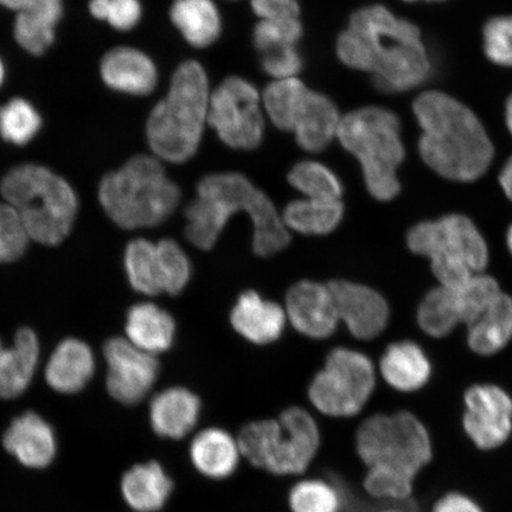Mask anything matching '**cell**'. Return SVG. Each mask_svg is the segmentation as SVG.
<instances>
[{
    "label": "cell",
    "instance_id": "cell-1",
    "mask_svg": "<svg viewBox=\"0 0 512 512\" xmlns=\"http://www.w3.org/2000/svg\"><path fill=\"white\" fill-rule=\"evenodd\" d=\"M336 50L345 66L373 74L375 86L384 93L412 91L432 75L420 29L380 4L351 15Z\"/></svg>",
    "mask_w": 512,
    "mask_h": 512
},
{
    "label": "cell",
    "instance_id": "cell-2",
    "mask_svg": "<svg viewBox=\"0 0 512 512\" xmlns=\"http://www.w3.org/2000/svg\"><path fill=\"white\" fill-rule=\"evenodd\" d=\"M413 112L422 130L419 153L428 168L448 181H478L490 169L495 147L477 114L453 96L422 93Z\"/></svg>",
    "mask_w": 512,
    "mask_h": 512
},
{
    "label": "cell",
    "instance_id": "cell-3",
    "mask_svg": "<svg viewBox=\"0 0 512 512\" xmlns=\"http://www.w3.org/2000/svg\"><path fill=\"white\" fill-rule=\"evenodd\" d=\"M356 445L368 466L364 489L377 499L407 503L422 470L432 463L430 433L412 413L376 414L358 428Z\"/></svg>",
    "mask_w": 512,
    "mask_h": 512
},
{
    "label": "cell",
    "instance_id": "cell-4",
    "mask_svg": "<svg viewBox=\"0 0 512 512\" xmlns=\"http://www.w3.org/2000/svg\"><path fill=\"white\" fill-rule=\"evenodd\" d=\"M210 104L206 70L185 61L172 76L168 94L150 113L147 142L158 159L174 164L188 162L200 147Z\"/></svg>",
    "mask_w": 512,
    "mask_h": 512
},
{
    "label": "cell",
    "instance_id": "cell-5",
    "mask_svg": "<svg viewBox=\"0 0 512 512\" xmlns=\"http://www.w3.org/2000/svg\"><path fill=\"white\" fill-rule=\"evenodd\" d=\"M181 189L166 176L157 157L134 156L99 185V201L120 228H153L175 213Z\"/></svg>",
    "mask_w": 512,
    "mask_h": 512
},
{
    "label": "cell",
    "instance_id": "cell-6",
    "mask_svg": "<svg viewBox=\"0 0 512 512\" xmlns=\"http://www.w3.org/2000/svg\"><path fill=\"white\" fill-rule=\"evenodd\" d=\"M6 203L17 211L31 240L59 245L73 228L79 200L66 179L46 166L22 164L0 183Z\"/></svg>",
    "mask_w": 512,
    "mask_h": 512
},
{
    "label": "cell",
    "instance_id": "cell-7",
    "mask_svg": "<svg viewBox=\"0 0 512 512\" xmlns=\"http://www.w3.org/2000/svg\"><path fill=\"white\" fill-rule=\"evenodd\" d=\"M337 137L360 162L369 194L380 202L400 194L398 170L406 158L396 114L379 106L362 107L341 119Z\"/></svg>",
    "mask_w": 512,
    "mask_h": 512
},
{
    "label": "cell",
    "instance_id": "cell-8",
    "mask_svg": "<svg viewBox=\"0 0 512 512\" xmlns=\"http://www.w3.org/2000/svg\"><path fill=\"white\" fill-rule=\"evenodd\" d=\"M407 246L414 254L430 259L440 286L452 290L465 286L489 265L484 235L475 222L462 214L415 224L408 230Z\"/></svg>",
    "mask_w": 512,
    "mask_h": 512
},
{
    "label": "cell",
    "instance_id": "cell-9",
    "mask_svg": "<svg viewBox=\"0 0 512 512\" xmlns=\"http://www.w3.org/2000/svg\"><path fill=\"white\" fill-rule=\"evenodd\" d=\"M240 451L249 462L274 475H298L309 467L320 445L319 428L310 413L286 409L279 420H261L243 427Z\"/></svg>",
    "mask_w": 512,
    "mask_h": 512
},
{
    "label": "cell",
    "instance_id": "cell-10",
    "mask_svg": "<svg viewBox=\"0 0 512 512\" xmlns=\"http://www.w3.org/2000/svg\"><path fill=\"white\" fill-rule=\"evenodd\" d=\"M196 194L185 209V236L196 248L210 251L230 217L239 211H251L258 188L247 177L227 172L202 178Z\"/></svg>",
    "mask_w": 512,
    "mask_h": 512
},
{
    "label": "cell",
    "instance_id": "cell-11",
    "mask_svg": "<svg viewBox=\"0 0 512 512\" xmlns=\"http://www.w3.org/2000/svg\"><path fill=\"white\" fill-rule=\"evenodd\" d=\"M376 374L373 362L360 351L337 348L312 380L309 398L320 413L350 418L360 413L373 394Z\"/></svg>",
    "mask_w": 512,
    "mask_h": 512
},
{
    "label": "cell",
    "instance_id": "cell-12",
    "mask_svg": "<svg viewBox=\"0 0 512 512\" xmlns=\"http://www.w3.org/2000/svg\"><path fill=\"white\" fill-rule=\"evenodd\" d=\"M208 124L230 149H256L265 133L258 89L240 76L224 80L210 95Z\"/></svg>",
    "mask_w": 512,
    "mask_h": 512
},
{
    "label": "cell",
    "instance_id": "cell-13",
    "mask_svg": "<svg viewBox=\"0 0 512 512\" xmlns=\"http://www.w3.org/2000/svg\"><path fill=\"white\" fill-rule=\"evenodd\" d=\"M462 428L480 452H494L512 438V398L496 384H475L464 395Z\"/></svg>",
    "mask_w": 512,
    "mask_h": 512
},
{
    "label": "cell",
    "instance_id": "cell-14",
    "mask_svg": "<svg viewBox=\"0 0 512 512\" xmlns=\"http://www.w3.org/2000/svg\"><path fill=\"white\" fill-rule=\"evenodd\" d=\"M107 363L106 386L114 400L124 405L142 401L156 383L157 358L134 347L127 338L115 337L104 347Z\"/></svg>",
    "mask_w": 512,
    "mask_h": 512
},
{
    "label": "cell",
    "instance_id": "cell-15",
    "mask_svg": "<svg viewBox=\"0 0 512 512\" xmlns=\"http://www.w3.org/2000/svg\"><path fill=\"white\" fill-rule=\"evenodd\" d=\"M328 286L338 318L347 325L352 336L369 341L386 330L390 311L382 294L347 280L332 281Z\"/></svg>",
    "mask_w": 512,
    "mask_h": 512
},
{
    "label": "cell",
    "instance_id": "cell-16",
    "mask_svg": "<svg viewBox=\"0 0 512 512\" xmlns=\"http://www.w3.org/2000/svg\"><path fill=\"white\" fill-rule=\"evenodd\" d=\"M286 315L299 334L313 339L334 335L339 318L328 285L303 280L286 296Z\"/></svg>",
    "mask_w": 512,
    "mask_h": 512
},
{
    "label": "cell",
    "instance_id": "cell-17",
    "mask_svg": "<svg viewBox=\"0 0 512 512\" xmlns=\"http://www.w3.org/2000/svg\"><path fill=\"white\" fill-rule=\"evenodd\" d=\"M100 74L113 91L138 96L155 91L158 81L156 64L143 51L132 47L108 51L102 57Z\"/></svg>",
    "mask_w": 512,
    "mask_h": 512
},
{
    "label": "cell",
    "instance_id": "cell-18",
    "mask_svg": "<svg viewBox=\"0 0 512 512\" xmlns=\"http://www.w3.org/2000/svg\"><path fill=\"white\" fill-rule=\"evenodd\" d=\"M3 441L6 451L31 469H42L55 458L56 438L53 428L36 413H24L12 421Z\"/></svg>",
    "mask_w": 512,
    "mask_h": 512
},
{
    "label": "cell",
    "instance_id": "cell-19",
    "mask_svg": "<svg viewBox=\"0 0 512 512\" xmlns=\"http://www.w3.org/2000/svg\"><path fill=\"white\" fill-rule=\"evenodd\" d=\"M230 323L239 335L256 345L278 341L286 325V312L258 292L242 293L230 313Z\"/></svg>",
    "mask_w": 512,
    "mask_h": 512
},
{
    "label": "cell",
    "instance_id": "cell-20",
    "mask_svg": "<svg viewBox=\"0 0 512 512\" xmlns=\"http://www.w3.org/2000/svg\"><path fill=\"white\" fill-rule=\"evenodd\" d=\"M95 371L91 347L78 338L64 339L51 354L44 376L48 386L61 394L81 392Z\"/></svg>",
    "mask_w": 512,
    "mask_h": 512
},
{
    "label": "cell",
    "instance_id": "cell-21",
    "mask_svg": "<svg viewBox=\"0 0 512 512\" xmlns=\"http://www.w3.org/2000/svg\"><path fill=\"white\" fill-rule=\"evenodd\" d=\"M38 360L40 342L34 331L18 330L10 347L0 338V399H16L29 388Z\"/></svg>",
    "mask_w": 512,
    "mask_h": 512
},
{
    "label": "cell",
    "instance_id": "cell-22",
    "mask_svg": "<svg viewBox=\"0 0 512 512\" xmlns=\"http://www.w3.org/2000/svg\"><path fill=\"white\" fill-rule=\"evenodd\" d=\"M201 401L190 390L176 387L163 390L152 399L150 420L159 437L182 439L197 425Z\"/></svg>",
    "mask_w": 512,
    "mask_h": 512
},
{
    "label": "cell",
    "instance_id": "cell-23",
    "mask_svg": "<svg viewBox=\"0 0 512 512\" xmlns=\"http://www.w3.org/2000/svg\"><path fill=\"white\" fill-rule=\"evenodd\" d=\"M381 374L390 387L412 393L424 388L432 375V364L424 349L411 341L390 344L381 358Z\"/></svg>",
    "mask_w": 512,
    "mask_h": 512
},
{
    "label": "cell",
    "instance_id": "cell-24",
    "mask_svg": "<svg viewBox=\"0 0 512 512\" xmlns=\"http://www.w3.org/2000/svg\"><path fill=\"white\" fill-rule=\"evenodd\" d=\"M339 113L328 96L309 91L300 108L294 134L303 150L311 153L322 152L337 136Z\"/></svg>",
    "mask_w": 512,
    "mask_h": 512
},
{
    "label": "cell",
    "instance_id": "cell-25",
    "mask_svg": "<svg viewBox=\"0 0 512 512\" xmlns=\"http://www.w3.org/2000/svg\"><path fill=\"white\" fill-rule=\"evenodd\" d=\"M125 330L134 347L155 356L174 344L176 323L170 313L159 306L139 303L127 312Z\"/></svg>",
    "mask_w": 512,
    "mask_h": 512
},
{
    "label": "cell",
    "instance_id": "cell-26",
    "mask_svg": "<svg viewBox=\"0 0 512 512\" xmlns=\"http://www.w3.org/2000/svg\"><path fill=\"white\" fill-rule=\"evenodd\" d=\"M63 15V0H30L16 17L17 43L32 55H42L55 41V28Z\"/></svg>",
    "mask_w": 512,
    "mask_h": 512
},
{
    "label": "cell",
    "instance_id": "cell-27",
    "mask_svg": "<svg viewBox=\"0 0 512 512\" xmlns=\"http://www.w3.org/2000/svg\"><path fill=\"white\" fill-rule=\"evenodd\" d=\"M240 453L239 443L220 428H208L197 434L190 447L192 464L202 475L213 479L232 476Z\"/></svg>",
    "mask_w": 512,
    "mask_h": 512
},
{
    "label": "cell",
    "instance_id": "cell-28",
    "mask_svg": "<svg viewBox=\"0 0 512 512\" xmlns=\"http://www.w3.org/2000/svg\"><path fill=\"white\" fill-rule=\"evenodd\" d=\"M512 338V298L502 292L475 322L467 325V344L480 356L502 351Z\"/></svg>",
    "mask_w": 512,
    "mask_h": 512
},
{
    "label": "cell",
    "instance_id": "cell-29",
    "mask_svg": "<svg viewBox=\"0 0 512 512\" xmlns=\"http://www.w3.org/2000/svg\"><path fill=\"white\" fill-rule=\"evenodd\" d=\"M170 17L192 47L207 48L220 38L222 19L213 0H175Z\"/></svg>",
    "mask_w": 512,
    "mask_h": 512
},
{
    "label": "cell",
    "instance_id": "cell-30",
    "mask_svg": "<svg viewBox=\"0 0 512 512\" xmlns=\"http://www.w3.org/2000/svg\"><path fill=\"white\" fill-rule=\"evenodd\" d=\"M121 490L128 505L139 512H153L164 507L172 491L171 479L155 462L139 464L125 473Z\"/></svg>",
    "mask_w": 512,
    "mask_h": 512
},
{
    "label": "cell",
    "instance_id": "cell-31",
    "mask_svg": "<svg viewBox=\"0 0 512 512\" xmlns=\"http://www.w3.org/2000/svg\"><path fill=\"white\" fill-rule=\"evenodd\" d=\"M344 206L341 200L303 198L292 201L284 210L285 226L304 235H326L341 224Z\"/></svg>",
    "mask_w": 512,
    "mask_h": 512
},
{
    "label": "cell",
    "instance_id": "cell-32",
    "mask_svg": "<svg viewBox=\"0 0 512 512\" xmlns=\"http://www.w3.org/2000/svg\"><path fill=\"white\" fill-rule=\"evenodd\" d=\"M418 323L425 334L434 338L450 335L459 324H464L458 291L444 286L433 288L421 300Z\"/></svg>",
    "mask_w": 512,
    "mask_h": 512
},
{
    "label": "cell",
    "instance_id": "cell-33",
    "mask_svg": "<svg viewBox=\"0 0 512 512\" xmlns=\"http://www.w3.org/2000/svg\"><path fill=\"white\" fill-rule=\"evenodd\" d=\"M125 270L128 281L137 292L145 296L163 293L157 243L145 239L128 243Z\"/></svg>",
    "mask_w": 512,
    "mask_h": 512
},
{
    "label": "cell",
    "instance_id": "cell-34",
    "mask_svg": "<svg viewBox=\"0 0 512 512\" xmlns=\"http://www.w3.org/2000/svg\"><path fill=\"white\" fill-rule=\"evenodd\" d=\"M310 89L298 79L277 80L265 89L268 117L281 131L293 132L300 108Z\"/></svg>",
    "mask_w": 512,
    "mask_h": 512
},
{
    "label": "cell",
    "instance_id": "cell-35",
    "mask_svg": "<svg viewBox=\"0 0 512 512\" xmlns=\"http://www.w3.org/2000/svg\"><path fill=\"white\" fill-rule=\"evenodd\" d=\"M287 179L306 198L341 200L344 191L342 181L335 172L313 160H302L294 165Z\"/></svg>",
    "mask_w": 512,
    "mask_h": 512
},
{
    "label": "cell",
    "instance_id": "cell-36",
    "mask_svg": "<svg viewBox=\"0 0 512 512\" xmlns=\"http://www.w3.org/2000/svg\"><path fill=\"white\" fill-rule=\"evenodd\" d=\"M40 112L29 101L15 98L0 107V137L17 146L27 145L42 127Z\"/></svg>",
    "mask_w": 512,
    "mask_h": 512
},
{
    "label": "cell",
    "instance_id": "cell-37",
    "mask_svg": "<svg viewBox=\"0 0 512 512\" xmlns=\"http://www.w3.org/2000/svg\"><path fill=\"white\" fill-rule=\"evenodd\" d=\"M157 249L163 293L176 296L189 284L191 262L187 253L174 240L164 239L157 242Z\"/></svg>",
    "mask_w": 512,
    "mask_h": 512
},
{
    "label": "cell",
    "instance_id": "cell-38",
    "mask_svg": "<svg viewBox=\"0 0 512 512\" xmlns=\"http://www.w3.org/2000/svg\"><path fill=\"white\" fill-rule=\"evenodd\" d=\"M293 512H339L342 498L339 492L323 480H304L290 494Z\"/></svg>",
    "mask_w": 512,
    "mask_h": 512
},
{
    "label": "cell",
    "instance_id": "cell-39",
    "mask_svg": "<svg viewBox=\"0 0 512 512\" xmlns=\"http://www.w3.org/2000/svg\"><path fill=\"white\" fill-rule=\"evenodd\" d=\"M462 303L464 324L470 325L501 296L502 290L495 278L484 273L473 275L464 287L457 290Z\"/></svg>",
    "mask_w": 512,
    "mask_h": 512
},
{
    "label": "cell",
    "instance_id": "cell-40",
    "mask_svg": "<svg viewBox=\"0 0 512 512\" xmlns=\"http://www.w3.org/2000/svg\"><path fill=\"white\" fill-rule=\"evenodd\" d=\"M303 31V24L298 18L262 21L255 25L253 31L254 47L261 55L275 49L296 47Z\"/></svg>",
    "mask_w": 512,
    "mask_h": 512
},
{
    "label": "cell",
    "instance_id": "cell-41",
    "mask_svg": "<svg viewBox=\"0 0 512 512\" xmlns=\"http://www.w3.org/2000/svg\"><path fill=\"white\" fill-rule=\"evenodd\" d=\"M30 240L17 211L6 202L0 203V264L21 258Z\"/></svg>",
    "mask_w": 512,
    "mask_h": 512
},
{
    "label": "cell",
    "instance_id": "cell-42",
    "mask_svg": "<svg viewBox=\"0 0 512 512\" xmlns=\"http://www.w3.org/2000/svg\"><path fill=\"white\" fill-rule=\"evenodd\" d=\"M483 50L496 66L512 68V15L492 17L485 23Z\"/></svg>",
    "mask_w": 512,
    "mask_h": 512
},
{
    "label": "cell",
    "instance_id": "cell-43",
    "mask_svg": "<svg viewBox=\"0 0 512 512\" xmlns=\"http://www.w3.org/2000/svg\"><path fill=\"white\" fill-rule=\"evenodd\" d=\"M89 11L94 18L120 31L136 28L143 16L140 0H91Z\"/></svg>",
    "mask_w": 512,
    "mask_h": 512
},
{
    "label": "cell",
    "instance_id": "cell-44",
    "mask_svg": "<svg viewBox=\"0 0 512 512\" xmlns=\"http://www.w3.org/2000/svg\"><path fill=\"white\" fill-rule=\"evenodd\" d=\"M302 55L296 47H286L262 54L261 68L278 80L292 79L303 69Z\"/></svg>",
    "mask_w": 512,
    "mask_h": 512
},
{
    "label": "cell",
    "instance_id": "cell-45",
    "mask_svg": "<svg viewBox=\"0 0 512 512\" xmlns=\"http://www.w3.org/2000/svg\"><path fill=\"white\" fill-rule=\"evenodd\" d=\"M253 12L264 21L298 18L300 6L297 0H251Z\"/></svg>",
    "mask_w": 512,
    "mask_h": 512
},
{
    "label": "cell",
    "instance_id": "cell-46",
    "mask_svg": "<svg viewBox=\"0 0 512 512\" xmlns=\"http://www.w3.org/2000/svg\"><path fill=\"white\" fill-rule=\"evenodd\" d=\"M431 512H485L475 498L465 492L451 490L437 499Z\"/></svg>",
    "mask_w": 512,
    "mask_h": 512
},
{
    "label": "cell",
    "instance_id": "cell-47",
    "mask_svg": "<svg viewBox=\"0 0 512 512\" xmlns=\"http://www.w3.org/2000/svg\"><path fill=\"white\" fill-rule=\"evenodd\" d=\"M505 196L512 202V156L505 162L498 177Z\"/></svg>",
    "mask_w": 512,
    "mask_h": 512
},
{
    "label": "cell",
    "instance_id": "cell-48",
    "mask_svg": "<svg viewBox=\"0 0 512 512\" xmlns=\"http://www.w3.org/2000/svg\"><path fill=\"white\" fill-rule=\"evenodd\" d=\"M29 2L30 0H0V5L4 6L6 9L19 11Z\"/></svg>",
    "mask_w": 512,
    "mask_h": 512
},
{
    "label": "cell",
    "instance_id": "cell-49",
    "mask_svg": "<svg viewBox=\"0 0 512 512\" xmlns=\"http://www.w3.org/2000/svg\"><path fill=\"white\" fill-rule=\"evenodd\" d=\"M504 118L505 124H507L508 130L512 136V94L509 96L507 102H505Z\"/></svg>",
    "mask_w": 512,
    "mask_h": 512
},
{
    "label": "cell",
    "instance_id": "cell-50",
    "mask_svg": "<svg viewBox=\"0 0 512 512\" xmlns=\"http://www.w3.org/2000/svg\"><path fill=\"white\" fill-rule=\"evenodd\" d=\"M505 241H507L509 252L512 255V223L507 230V235H505Z\"/></svg>",
    "mask_w": 512,
    "mask_h": 512
},
{
    "label": "cell",
    "instance_id": "cell-51",
    "mask_svg": "<svg viewBox=\"0 0 512 512\" xmlns=\"http://www.w3.org/2000/svg\"><path fill=\"white\" fill-rule=\"evenodd\" d=\"M4 80H5V66H4L2 57H0V87H2Z\"/></svg>",
    "mask_w": 512,
    "mask_h": 512
},
{
    "label": "cell",
    "instance_id": "cell-52",
    "mask_svg": "<svg viewBox=\"0 0 512 512\" xmlns=\"http://www.w3.org/2000/svg\"><path fill=\"white\" fill-rule=\"evenodd\" d=\"M380 512H415V511H412V510H409V509L394 508V509L383 510V511H380Z\"/></svg>",
    "mask_w": 512,
    "mask_h": 512
},
{
    "label": "cell",
    "instance_id": "cell-53",
    "mask_svg": "<svg viewBox=\"0 0 512 512\" xmlns=\"http://www.w3.org/2000/svg\"><path fill=\"white\" fill-rule=\"evenodd\" d=\"M421 2V0H420ZM424 2H428V3H439V2H445V0H424Z\"/></svg>",
    "mask_w": 512,
    "mask_h": 512
}]
</instances>
